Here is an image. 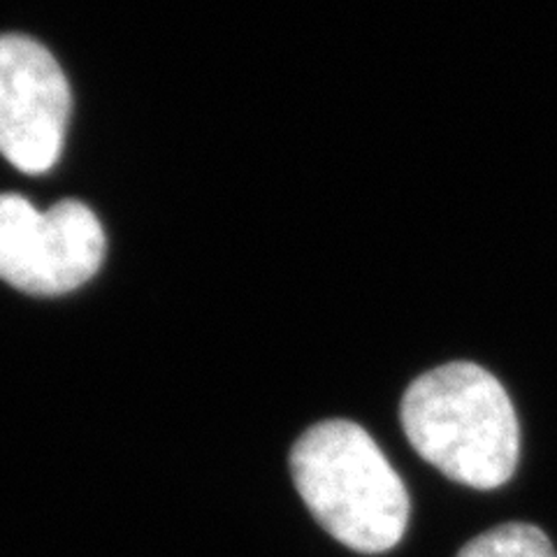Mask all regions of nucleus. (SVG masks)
Returning a JSON list of instances; mask_svg holds the SVG:
<instances>
[{"label": "nucleus", "instance_id": "20e7f679", "mask_svg": "<svg viewBox=\"0 0 557 557\" xmlns=\"http://www.w3.org/2000/svg\"><path fill=\"white\" fill-rule=\"evenodd\" d=\"M70 86L57 59L26 35H0V153L28 174L57 165Z\"/></svg>", "mask_w": 557, "mask_h": 557}, {"label": "nucleus", "instance_id": "f257e3e1", "mask_svg": "<svg viewBox=\"0 0 557 557\" xmlns=\"http://www.w3.org/2000/svg\"><path fill=\"white\" fill-rule=\"evenodd\" d=\"M399 421L418 456L450 481L493 491L516 472L520 428L511 397L474 362H448L418 376Z\"/></svg>", "mask_w": 557, "mask_h": 557}, {"label": "nucleus", "instance_id": "7ed1b4c3", "mask_svg": "<svg viewBox=\"0 0 557 557\" xmlns=\"http://www.w3.org/2000/svg\"><path fill=\"white\" fill-rule=\"evenodd\" d=\"M104 258L98 216L77 200L49 209L26 198L0 196V278L30 295H61L79 288Z\"/></svg>", "mask_w": 557, "mask_h": 557}, {"label": "nucleus", "instance_id": "f03ea898", "mask_svg": "<svg viewBox=\"0 0 557 557\" xmlns=\"http://www.w3.org/2000/svg\"><path fill=\"white\" fill-rule=\"evenodd\" d=\"M298 493L321 528L358 553H386L409 522V493L376 442L351 421L309 428L290 450Z\"/></svg>", "mask_w": 557, "mask_h": 557}, {"label": "nucleus", "instance_id": "39448f33", "mask_svg": "<svg viewBox=\"0 0 557 557\" xmlns=\"http://www.w3.org/2000/svg\"><path fill=\"white\" fill-rule=\"evenodd\" d=\"M458 557H557L550 539L528 522H507L465 544Z\"/></svg>", "mask_w": 557, "mask_h": 557}]
</instances>
